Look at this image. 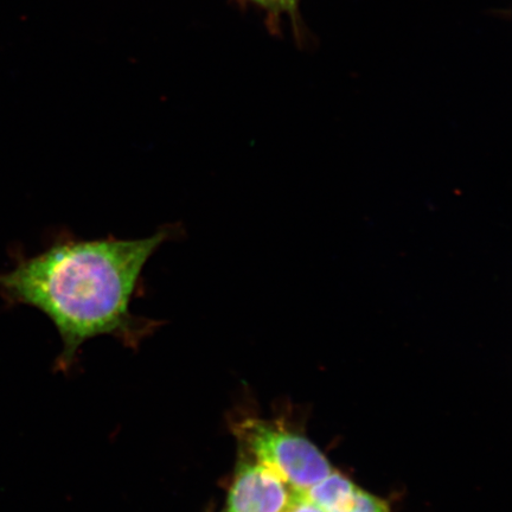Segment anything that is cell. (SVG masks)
<instances>
[{
  "mask_svg": "<svg viewBox=\"0 0 512 512\" xmlns=\"http://www.w3.org/2000/svg\"><path fill=\"white\" fill-rule=\"evenodd\" d=\"M183 232L179 223L143 239H83L66 228L55 230L40 253L28 256L16 249L14 266L0 273V297L48 316L70 361L88 339L136 328L131 304L144 287L146 265Z\"/></svg>",
  "mask_w": 512,
  "mask_h": 512,
  "instance_id": "1",
  "label": "cell"
},
{
  "mask_svg": "<svg viewBox=\"0 0 512 512\" xmlns=\"http://www.w3.org/2000/svg\"><path fill=\"white\" fill-rule=\"evenodd\" d=\"M243 435L258 463L270 467L292 489L306 491L334 471L324 454L302 435L260 421H248Z\"/></svg>",
  "mask_w": 512,
  "mask_h": 512,
  "instance_id": "2",
  "label": "cell"
},
{
  "mask_svg": "<svg viewBox=\"0 0 512 512\" xmlns=\"http://www.w3.org/2000/svg\"><path fill=\"white\" fill-rule=\"evenodd\" d=\"M294 491L270 467L242 464L230 486L229 512H285Z\"/></svg>",
  "mask_w": 512,
  "mask_h": 512,
  "instance_id": "3",
  "label": "cell"
},
{
  "mask_svg": "<svg viewBox=\"0 0 512 512\" xmlns=\"http://www.w3.org/2000/svg\"><path fill=\"white\" fill-rule=\"evenodd\" d=\"M348 478L332 471L328 477L307 489L306 495L326 512H348L357 491Z\"/></svg>",
  "mask_w": 512,
  "mask_h": 512,
  "instance_id": "4",
  "label": "cell"
},
{
  "mask_svg": "<svg viewBox=\"0 0 512 512\" xmlns=\"http://www.w3.org/2000/svg\"><path fill=\"white\" fill-rule=\"evenodd\" d=\"M249 2L258 5L277 19L287 16L294 23V27L299 23V5L302 0H249Z\"/></svg>",
  "mask_w": 512,
  "mask_h": 512,
  "instance_id": "5",
  "label": "cell"
},
{
  "mask_svg": "<svg viewBox=\"0 0 512 512\" xmlns=\"http://www.w3.org/2000/svg\"><path fill=\"white\" fill-rule=\"evenodd\" d=\"M348 512H389L386 503L379 498L357 489Z\"/></svg>",
  "mask_w": 512,
  "mask_h": 512,
  "instance_id": "6",
  "label": "cell"
},
{
  "mask_svg": "<svg viewBox=\"0 0 512 512\" xmlns=\"http://www.w3.org/2000/svg\"><path fill=\"white\" fill-rule=\"evenodd\" d=\"M285 512H326L307 497L305 491L296 490Z\"/></svg>",
  "mask_w": 512,
  "mask_h": 512,
  "instance_id": "7",
  "label": "cell"
}]
</instances>
